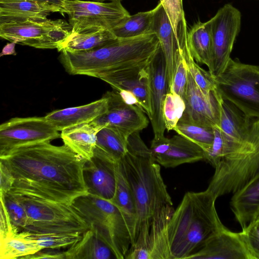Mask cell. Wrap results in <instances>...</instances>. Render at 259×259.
<instances>
[{"label":"cell","mask_w":259,"mask_h":259,"mask_svg":"<svg viewBox=\"0 0 259 259\" xmlns=\"http://www.w3.org/2000/svg\"><path fill=\"white\" fill-rule=\"evenodd\" d=\"M118 92H119L123 100L126 103L130 105H136L142 109L139 103L138 99L132 92L124 90H121Z\"/></svg>","instance_id":"45"},{"label":"cell","mask_w":259,"mask_h":259,"mask_svg":"<svg viewBox=\"0 0 259 259\" xmlns=\"http://www.w3.org/2000/svg\"><path fill=\"white\" fill-rule=\"evenodd\" d=\"M214 168L208 191L217 198L234 193L259 174V132L243 143H232Z\"/></svg>","instance_id":"6"},{"label":"cell","mask_w":259,"mask_h":259,"mask_svg":"<svg viewBox=\"0 0 259 259\" xmlns=\"http://www.w3.org/2000/svg\"><path fill=\"white\" fill-rule=\"evenodd\" d=\"M0 191L2 193H5L8 192L11 189L14 179L10 170L2 162H0Z\"/></svg>","instance_id":"43"},{"label":"cell","mask_w":259,"mask_h":259,"mask_svg":"<svg viewBox=\"0 0 259 259\" xmlns=\"http://www.w3.org/2000/svg\"><path fill=\"white\" fill-rule=\"evenodd\" d=\"M251 259H259V224L252 220L240 231Z\"/></svg>","instance_id":"40"},{"label":"cell","mask_w":259,"mask_h":259,"mask_svg":"<svg viewBox=\"0 0 259 259\" xmlns=\"http://www.w3.org/2000/svg\"><path fill=\"white\" fill-rule=\"evenodd\" d=\"M200 146L206 153L210 149L214 139L213 128L180 119L174 130Z\"/></svg>","instance_id":"34"},{"label":"cell","mask_w":259,"mask_h":259,"mask_svg":"<svg viewBox=\"0 0 259 259\" xmlns=\"http://www.w3.org/2000/svg\"><path fill=\"white\" fill-rule=\"evenodd\" d=\"M86 161L65 144L50 142L22 146L0 156L15 182L78 197L88 194L83 179Z\"/></svg>","instance_id":"1"},{"label":"cell","mask_w":259,"mask_h":259,"mask_svg":"<svg viewBox=\"0 0 259 259\" xmlns=\"http://www.w3.org/2000/svg\"><path fill=\"white\" fill-rule=\"evenodd\" d=\"M63 13L69 17L71 33L112 30L130 16L120 1L65 0Z\"/></svg>","instance_id":"10"},{"label":"cell","mask_w":259,"mask_h":259,"mask_svg":"<svg viewBox=\"0 0 259 259\" xmlns=\"http://www.w3.org/2000/svg\"><path fill=\"white\" fill-rule=\"evenodd\" d=\"M177 64L174 80L169 91L184 100L187 84L188 69L182 50L177 42Z\"/></svg>","instance_id":"38"},{"label":"cell","mask_w":259,"mask_h":259,"mask_svg":"<svg viewBox=\"0 0 259 259\" xmlns=\"http://www.w3.org/2000/svg\"><path fill=\"white\" fill-rule=\"evenodd\" d=\"M63 13L59 5L27 1L0 2V21L27 18H46L51 13Z\"/></svg>","instance_id":"25"},{"label":"cell","mask_w":259,"mask_h":259,"mask_svg":"<svg viewBox=\"0 0 259 259\" xmlns=\"http://www.w3.org/2000/svg\"><path fill=\"white\" fill-rule=\"evenodd\" d=\"M24 206L28 226L23 231L33 234H82L88 226L71 204L41 198L20 191L10 189Z\"/></svg>","instance_id":"7"},{"label":"cell","mask_w":259,"mask_h":259,"mask_svg":"<svg viewBox=\"0 0 259 259\" xmlns=\"http://www.w3.org/2000/svg\"><path fill=\"white\" fill-rule=\"evenodd\" d=\"M217 199L207 189L184 195L167 224L170 259H188L225 227L215 208Z\"/></svg>","instance_id":"4"},{"label":"cell","mask_w":259,"mask_h":259,"mask_svg":"<svg viewBox=\"0 0 259 259\" xmlns=\"http://www.w3.org/2000/svg\"><path fill=\"white\" fill-rule=\"evenodd\" d=\"M188 30L187 24L181 26L178 30V44L183 53L189 72L200 89L208 94L217 90L214 79L209 71L200 67L192 57L188 44Z\"/></svg>","instance_id":"32"},{"label":"cell","mask_w":259,"mask_h":259,"mask_svg":"<svg viewBox=\"0 0 259 259\" xmlns=\"http://www.w3.org/2000/svg\"><path fill=\"white\" fill-rule=\"evenodd\" d=\"M230 206L241 228L254 219L259 211V174L233 193Z\"/></svg>","instance_id":"21"},{"label":"cell","mask_w":259,"mask_h":259,"mask_svg":"<svg viewBox=\"0 0 259 259\" xmlns=\"http://www.w3.org/2000/svg\"><path fill=\"white\" fill-rule=\"evenodd\" d=\"M170 140V146L168 151L155 158L160 165L170 168L205 160L204 151L192 141L179 134L173 136Z\"/></svg>","instance_id":"23"},{"label":"cell","mask_w":259,"mask_h":259,"mask_svg":"<svg viewBox=\"0 0 259 259\" xmlns=\"http://www.w3.org/2000/svg\"><path fill=\"white\" fill-rule=\"evenodd\" d=\"M114 171L115 191L113 197L109 201L121 213L129 230L133 245L136 239L137 212L135 202L121 161L115 164Z\"/></svg>","instance_id":"22"},{"label":"cell","mask_w":259,"mask_h":259,"mask_svg":"<svg viewBox=\"0 0 259 259\" xmlns=\"http://www.w3.org/2000/svg\"><path fill=\"white\" fill-rule=\"evenodd\" d=\"M160 49L154 34L117 38L99 48L69 53L68 66L73 75L95 77L101 74L139 71L150 66Z\"/></svg>","instance_id":"3"},{"label":"cell","mask_w":259,"mask_h":259,"mask_svg":"<svg viewBox=\"0 0 259 259\" xmlns=\"http://www.w3.org/2000/svg\"><path fill=\"white\" fill-rule=\"evenodd\" d=\"M115 163L95 155L87 160L83 179L88 194L108 201L112 198L116 188Z\"/></svg>","instance_id":"17"},{"label":"cell","mask_w":259,"mask_h":259,"mask_svg":"<svg viewBox=\"0 0 259 259\" xmlns=\"http://www.w3.org/2000/svg\"><path fill=\"white\" fill-rule=\"evenodd\" d=\"M103 97L107 100L108 109L103 115L92 121L97 125L114 128L127 138L148 125L149 120L143 110L126 103L117 91H107Z\"/></svg>","instance_id":"14"},{"label":"cell","mask_w":259,"mask_h":259,"mask_svg":"<svg viewBox=\"0 0 259 259\" xmlns=\"http://www.w3.org/2000/svg\"><path fill=\"white\" fill-rule=\"evenodd\" d=\"M152 116L150 121L154 138L164 137L166 130L163 109L166 94L169 91L165 59L161 49L150 65Z\"/></svg>","instance_id":"16"},{"label":"cell","mask_w":259,"mask_h":259,"mask_svg":"<svg viewBox=\"0 0 259 259\" xmlns=\"http://www.w3.org/2000/svg\"><path fill=\"white\" fill-rule=\"evenodd\" d=\"M93 1H97V2H103L104 1H121V0H93Z\"/></svg>","instance_id":"49"},{"label":"cell","mask_w":259,"mask_h":259,"mask_svg":"<svg viewBox=\"0 0 259 259\" xmlns=\"http://www.w3.org/2000/svg\"><path fill=\"white\" fill-rule=\"evenodd\" d=\"M187 39L191 55L198 63L209 70L213 54L212 26L210 19L205 22L198 21L188 30Z\"/></svg>","instance_id":"26"},{"label":"cell","mask_w":259,"mask_h":259,"mask_svg":"<svg viewBox=\"0 0 259 259\" xmlns=\"http://www.w3.org/2000/svg\"><path fill=\"white\" fill-rule=\"evenodd\" d=\"M60 137L61 134L45 116L13 118L0 125V156L22 146Z\"/></svg>","instance_id":"11"},{"label":"cell","mask_w":259,"mask_h":259,"mask_svg":"<svg viewBox=\"0 0 259 259\" xmlns=\"http://www.w3.org/2000/svg\"><path fill=\"white\" fill-rule=\"evenodd\" d=\"M34 1V2H48L51 4H54L61 6L63 7L65 0H0V2L4 1Z\"/></svg>","instance_id":"47"},{"label":"cell","mask_w":259,"mask_h":259,"mask_svg":"<svg viewBox=\"0 0 259 259\" xmlns=\"http://www.w3.org/2000/svg\"><path fill=\"white\" fill-rule=\"evenodd\" d=\"M213 78L223 99L246 115L259 118V66L231 58L224 71Z\"/></svg>","instance_id":"8"},{"label":"cell","mask_w":259,"mask_h":259,"mask_svg":"<svg viewBox=\"0 0 259 259\" xmlns=\"http://www.w3.org/2000/svg\"><path fill=\"white\" fill-rule=\"evenodd\" d=\"M173 28L174 34L178 39V30L186 21L183 0H160Z\"/></svg>","instance_id":"39"},{"label":"cell","mask_w":259,"mask_h":259,"mask_svg":"<svg viewBox=\"0 0 259 259\" xmlns=\"http://www.w3.org/2000/svg\"><path fill=\"white\" fill-rule=\"evenodd\" d=\"M155 8L150 11L130 16L111 30L119 38L153 34L152 28Z\"/></svg>","instance_id":"33"},{"label":"cell","mask_w":259,"mask_h":259,"mask_svg":"<svg viewBox=\"0 0 259 259\" xmlns=\"http://www.w3.org/2000/svg\"><path fill=\"white\" fill-rule=\"evenodd\" d=\"M71 205L89 229L111 249L115 258L125 259L132 239L119 209L109 201L89 194L76 198Z\"/></svg>","instance_id":"5"},{"label":"cell","mask_w":259,"mask_h":259,"mask_svg":"<svg viewBox=\"0 0 259 259\" xmlns=\"http://www.w3.org/2000/svg\"><path fill=\"white\" fill-rule=\"evenodd\" d=\"M71 25L62 19L27 18L0 21V37L37 49H57L71 33Z\"/></svg>","instance_id":"9"},{"label":"cell","mask_w":259,"mask_h":259,"mask_svg":"<svg viewBox=\"0 0 259 259\" xmlns=\"http://www.w3.org/2000/svg\"><path fill=\"white\" fill-rule=\"evenodd\" d=\"M170 146V139L165 137L155 138H153L150 150L155 158L164 154L168 151Z\"/></svg>","instance_id":"42"},{"label":"cell","mask_w":259,"mask_h":259,"mask_svg":"<svg viewBox=\"0 0 259 259\" xmlns=\"http://www.w3.org/2000/svg\"><path fill=\"white\" fill-rule=\"evenodd\" d=\"M41 250L29 255H27L22 259H64L65 258L64 252L55 251H41Z\"/></svg>","instance_id":"44"},{"label":"cell","mask_w":259,"mask_h":259,"mask_svg":"<svg viewBox=\"0 0 259 259\" xmlns=\"http://www.w3.org/2000/svg\"><path fill=\"white\" fill-rule=\"evenodd\" d=\"M188 259H251L240 232L226 227L208 238Z\"/></svg>","instance_id":"15"},{"label":"cell","mask_w":259,"mask_h":259,"mask_svg":"<svg viewBox=\"0 0 259 259\" xmlns=\"http://www.w3.org/2000/svg\"><path fill=\"white\" fill-rule=\"evenodd\" d=\"M149 67L150 66L136 75L112 82L110 85L113 90L117 91L124 90L132 92L150 119L152 116V108Z\"/></svg>","instance_id":"30"},{"label":"cell","mask_w":259,"mask_h":259,"mask_svg":"<svg viewBox=\"0 0 259 259\" xmlns=\"http://www.w3.org/2000/svg\"><path fill=\"white\" fill-rule=\"evenodd\" d=\"M140 132L128 137L127 151L121 160L136 207L135 240L141 230L150 229L151 222L158 212L173 205L161 176L160 165Z\"/></svg>","instance_id":"2"},{"label":"cell","mask_w":259,"mask_h":259,"mask_svg":"<svg viewBox=\"0 0 259 259\" xmlns=\"http://www.w3.org/2000/svg\"><path fill=\"white\" fill-rule=\"evenodd\" d=\"M112 30L102 29L79 33H70L57 48L58 51H88L105 46L117 39Z\"/></svg>","instance_id":"29"},{"label":"cell","mask_w":259,"mask_h":259,"mask_svg":"<svg viewBox=\"0 0 259 259\" xmlns=\"http://www.w3.org/2000/svg\"><path fill=\"white\" fill-rule=\"evenodd\" d=\"M29 234L36 240L42 250L59 249L71 246L79 240L82 236V234L79 233Z\"/></svg>","instance_id":"36"},{"label":"cell","mask_w":259,"mask_h":259,"mask_svg":"<svg viewBox=\"0 0 259 259\" xmlns=\"http://www.w3.org/2000/svg\"><path fill=\"white\" fill-rule=\"evenodd\" d=\"M17 232H19L12 224L5 205L1 200L0 238Z\"/></svg>","instance_id":"41"},{"label":"cell","mask_w":259,"mask_h":259,"mask_svg":"<svg viewBox=\"0 0 259 259\" xmlns=\"http://www.w3.org/2000/svg\"><path fill=\"white\" fill-rule=\"evenodd\" d=\"M64 253L65 259L115 258L111 249L89 229Z\"/></svg>","instance_id":"28"},{"label":"cell","mask_w":259,"mask_h":259,"mask_svg":"<svg viewBox=\"0 0 259 259\" xmlns=\"http://www.w3.org/2000/svg\"><path fill=\"white\" fill-rule=\"evenodd\" d=\"M0 193V199L5 205L12 224L19 232L24 231L29 224L25 207L12 193Z\"/></svg>","instance_id":"35"},{"label":"cell","mask_w":259,"mask_h":259,"mask_svg":"<svg viewBox=\"0 0 259 259\" xmlns=\"http://www.w3.org/2000/svg\"><path fill=\"white\" fill-rule=\"evenodd\" d=\"M184 100L186 108L180 119L220 128L223 98L217 90L208 94L204 93L189 71Z\"/></svg>","instance_id":"13"},{"label":"cell","mask_w":259,"mask_h":259,"mask_svg":"<svg viewBox=\"0 0 259 259\" xmlns=\"http://www.w3.org/2000/svg\"><path fill=\"white\" fill-rule=\"evenodd\" d=\"M102 128L91 121L62 131L61 138L64 144L90 160L94 156L97 135Z\"/></svg>","instance_id":"24"},{"label":"cell","mask_w":259,"mask_h":259,"mask_svg":"<svg viewBox=\"0 0 259 259\" xmlns=\"http://www.w3.org/2000/svg\"><path fill=\"white\" fill-rule=\"evenodd\" d=\"M253 220L256 221L259 224V211L257 213Z\"/></svg>","instance_id":"48"},{"label":"cell","mask_w":259,"mask_h":259,"mask_svg":"<svg viewBox=\"0 0 259 259\" xmlns=\"http://www.w3.org/2000/svg\"><path fill=\"white\" fill-rule=\"evenodd\" d=\"M184 100L180 96L170 91L166 94L163 109L165 128L174 130L185 110Z\"/></svg>","instance_id":"37"},{"label":"cell","mask_w":259,"mask_h":259,"mask_svg":"<svg viewBox=\"0 0 259 259\" xmlns=\"http://www.w3.org/2000/svg\"><path fill=\"white\" fill-rule=\"evenodd\" d=\"M108 109V101L100 99L77 107L53 111L45 116L58 131L90 122L105 114Z\"/></svg>","instance_id":"19"},{"label":"cell","mask_w":259,"mask_h":259,"mask_svg":"<svg viewBox=\"0 0 259 259\" xmlns=\"http://www.w3.org/2000/svg\"><path fill=\"white\" fill-rule=\"evenodd\" d=\"M220 128L229 140L243 143L259 132V118L246 115L233 104L223 99Z\"/></svg>","instance_id":"18"},{"label":"cell","mask_w":259,"mask_h":259,"mask_svg":"<svg viewBox=\"0 0 259 259\" xmlns=\"http://www.w3.org/2000/svg\"><path fill=\"white\" fill-rule=\"evenodd\" d=\"M127 139L114 128L104 127L97 135L94 155L114 163L118 162L127 153Z\"/></svg>","instance_id":"27"},{"label":"cell","mask_w":259,"mask_h":259,"mask_svg":"<svg viewBox=\"0 0 259 259\" xmlns=\"http://www.w3.org/2000/svg\"><path fill=\"white\" fill-rule=\"evenodd\" d=\"M16 43L15 42H11L8 43L4 46L2 51L0 54V56L6 55H16V52L15 49V45Z\"/></svg>","instance_id":"46"},{"label":"cell","mask_w":259,"mask_h":259,"mask_svg":"<svg viewBox=\"0 0 259 259\" xmlns=\"http://www.w3.org/2000/svg\"><path fill=\"white\" fill-rule=\"evenodd\" d=\"M212 26L213 54L208 71L213 77L225 69L236 37L241 27V14L230 4H225L210 19Z\"/></svg>","instance_id":"12"},{"label":"cell","mask_w":259,"mask_h":259,"mask_svg":"<svg viewBox=\"0 0 259 259\" xmlns=\"http://www.w3.org/2000/svg\"><path fill=\"white\" fill-rule=\"evenodd\" d=\"M41 250L36 240L26 231L0 238L1 259H22Z\"/></svg>","instance_id":"31"},{"label":"cell","mask_w":259,"mask_h":259,"mask_svg":"<svg viewBox=\"0 0 259 259\" xmlns=\"http://www.w3.org/2000/svg\"><path fill=\"white\" fill-rule=\"evenodd\" d=\"M153 33L158 38L166 64V76L169 90L171 87L177 64V39L173 28L160 2L155 8Z\"/></svg>","instance_id":"20"}]
</instances>
